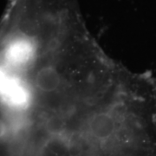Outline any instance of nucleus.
<instances>
[{"instance_id": "1", "label": "nucleus", "mask_w": 156, "mask_h": 156, "mask_svg": "<svg viewBox=\"0 0 156 156\" xmlns=\"http://www.w3.org/2000/svg\"><path fill=\"white\" fill-rule=\"evenodd\" d=\"M9 134V129H8V125L5 120V118L0 115V147L3 145L8 137Z\"/></svg>"}]
</instances>
